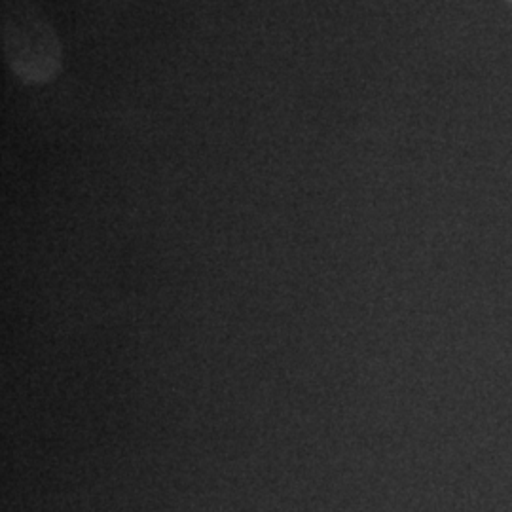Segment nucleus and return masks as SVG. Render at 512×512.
Listing matches in <instances>:
<instances>
[{
  "label": "nucleus",
  "instance_id": "f257e3e1",
  "mask_svg": "<svg viewBox=\"0 0 512 512\" xmlns=\"http://www.w3.org/2000/svg\"><path fill=\"white\" fill-rule=\"evenodd\" d=\"M2 55L10 71L29 86L54 82L63 71V46L46 14L31 0H2Z\"/></svg>",
  "mask_w": 512,
  "mask_h": 512
}]
</instances>
